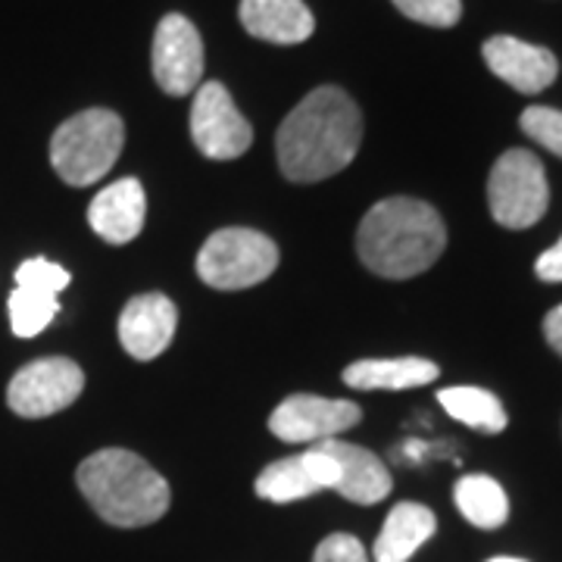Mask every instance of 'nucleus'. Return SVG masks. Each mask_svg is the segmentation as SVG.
Returning a JSON list of instances; mask_svg holds the SVG:
<instances>
[{
    "label": "nucleus",
    "mask_w": 562,
    "mask_h": 562,
    "mask_svg": "<svg viewBox=\"0 0 562 562\" xmlns=\"http://www.w3.org/2000/svg\"><path fill=\"white\" fill-rule=\"evenodd\" d=\"M543 335H547L550 347H553V350L562 357V303L557 306V310H550V313H547V319H543Z\"/></svg>",
    "instance_id": "obj_27"
},
{
    "label": "nucleus",
    "mask_w": 562,
    "mask_h": 562,
    "mask_svg": "<svg viewBox=\"0 0 562 562\" xmlns=\"http://www.w3.org/2000/svg\"><path fill=\"white\" fill-rule=\"evenodd\" d=\"M453 501H457L462 519L472 522L475 528L494 531L509 519L506 491L491 475H465V479H460L457 491H453Z\"/></svg>",
    "instance_id": "obj_20"
},
{
    "label": "nucleus",
    "mask_w": 562,
    "mask_h": 562,
    "mask_svg": "<svg viewBox=\"0 0 562 562\" xmlns=\"http://www.w3.org/2000/svg\"><path fill=\"white\" fill-rule=\"evenodd\" d=\"M241 25L269 44H303L316 20L303 0H241Z\"/></svg>",
    "instance_id": "obj_16"
},
{
    "label": "nucleus",
    "mask_w": 562,
    "mask_h": 562,
    "mask_svg": "<svg viewBox=\"0 0 562 562\" xmlns=\"http://www.w3.org/2000/svg\"><path fill=\"white\" fill-rule=\"evenodd\" d=\"M81 391H85V372L79 362L66 357H44L22 366L13 375L7 387V403L22 419H44L72 406Z\"/></svg>",
    "instance_id": "obj_7"
},
{
    "label": "nucleus",
    "mask_w": 562,
    "mask_h": 562,
    "mask_svg": "<svg viewBox=\"0 0 562 562\" xmlns=\"http://www.w3.org/2000/svg\"><path fill=\"white\" fill-rule=\"evenodd\" d=\"M85 501L103 522L116 528H140L157 522L169 509V484L147 460L132 450L106 447L91 453L76 472Z\"/></svg>",
    "instance_id": "obj_3"
},
{
    "label": "nucleus",
    "mask_w": 562,
    "mask_h": 562,
    "mask_svg": "<svg viewBox=\"0 0 562 562\" xmlns=\"http://www.w3.org/2000/svg\"><path fill=\"white\" fill-rule=\"evenodd\" d=\"M482 54L487 69L522 94H541L543 88H550L560 76V63L547 47L528 44L513 35L491 38L482 47Z\"/></svg>",
    "instance_id": "obj_12"
},
{
    "label": "nucleus",
    "mask_w": 562,
    "mask_h": 562,
    "mask_svg": "<svg viewBox=\"0 0 562 562\" xmlns=\"http://www.w3.org/2000/svg\"><path fill=\"white\" fill-rule=\"evenodd\" d=\"M191 138L210 160H238L247 154L254 128L220 81H206L198 88L191 106Z\"/></svg>",
    "instance_id": "obj_8"
},
{
    "label": "nucleus",
    "mask_w": 562,
    "mask_h": 562,
    "mask_svg": "<svg viewBox=\"0 0 562 562\" xmlns=\"http://www.w3.org/2000/svg\"><path fill=\"white\" fill-rule=\"evenodd\" d=\"M406 20L431 25V29H450L462 16V0H394Z\"/></svg>",
    "instance_id": "obj_24"
},
{
    "label": "nucleus",
    "mask_w": 562,
    "mask_h": 562,
    "mask_svg": "<svg viewBox=\"0 0 562 562\" xmlns=\"http://www.w3.org/2000/svg\"><path fill=\"white\" fill-rule=\"evenodd\" d=\"M438 403L443 406L447 416H453L462 425L475 428V431H484V435H501L506 428V409L503 403L497 401V394L484 391V387H443L438 394Z\"/></svg>",
    "instance_id": "obj_19"
},
{
    "label": "nucleus",
    "mask_w": 562,
    "mask_h": 562,
    "mask_svg": "<svg viewBox=\"0 0 562 562\" xmlns=\"http://www.w3.org/2000/svg\"><path fill=\"white\" fill-rule=\"evenodd\" d=\"M447 228L431 203L416 198L379 201L360 222L357 254L382 279H413L441 260Z\"/></svg>",
    "instance_id": "obj_2"
},
{
    "label": "nucleus",
    "mask_w": 562,
    "mask_h": 562,
    "mask_svg": "<svg viewBox=\"0 0 562 562\" xmlns=\"http://www.w3.org/2000/svg\"><path fill=\"white\" fill-rule=\"evenodd\" d=\"M331 487H335V462L319 447H310L306 453L266 465L254 484L257 497L269 503H294Z\"/></svg>",
    "instance_id": "obj_14"
},
{
    "label": "nucleus",
    "mask_w": 562,
    "mask_h": 562,
    "mask_svg": "<svg viewBox=\"0 0 562 562\" xmlns=\"http://www.w3.org/2000/svg\"><path fill=\"white\" fill-rule=\"evenodd\" d=\"M360 419L362 409L357 403L316 394H291L269 416V431L284 443H322L341 438Z\"/></svg>",
    "instance_id": "obj_9"
},
{
    "label": "nucleus",
    "mask_w": 562,
    "mask_h": 562,
    "mask_svg": "<svg viewBox=\"0 0 562 562\" xmlns=\"http://www.w3.org/2000/svg\"><path fill=\"white\" fill-rule=\"evenodd\" d=\"M438 531V519L428 506L413 501L397 503L375 538V562H409L422 543Z\"/></svg>",
    "instance_id": "obj_17"
},
{
    "label": "nucleus",
    "mask_w": 562,
    "mask_h": 562,
    "mask_svg": "<svg viewBox=\"0 0 562 562\" xmlns=\"http://www.w3.org/2000/svg\"><path fill=\"white\" fill-rule=\"evenodd\" d=\"M154 79L169 98H184L201 88L203 41L181 13L162 16L154 35Z\"/></svg>",
    "instance_id": "obj_10"
},
{
    "label": "nucleus",
    "mask_w": 562,
    "mask_h": 562,
    "mask_svg": "<svg viewBox=\"0 0 562 562\" xmlns=\"http://www.w3.org/2000/svg\"><path fill=\"white\" fill-rule=\"evenodd\" d=\"M487 562H525V560H516V557H494V560Z\"/></svg>",
    "instance_id": "obj_28"
},
{
    "label": "nucleus",
    "mask_w": 562,
    "mask_h": 562,
    "mask_svg": "<svg viewBox=\"0 0 562 562\" xmlns=\"http://www.w3.org/2000/svg\"><path fill=\"white\" fill-rule=\"evenodd\" d=\"M328 460L335 462V487L344 501L360 503V506H372L382 503L391 494V472L382 462V457H375L372 450L347 443L341 438L335 441L316 443Z\"/></svg>",
    "instance_id": "obj_13"
},
{
    "label": "nucleus",
    "mask_w": 562,
    "mask_h": 562,
    "mask_svg": "<svg viewBox=\"0 0 562 562\" xmlns=\"http://www.w3.org/2000/svg\"><path fill=\"white\" fill-rule=\"evenodd\" d=\"M362 140V116L353 98L325 85L306 94L281 122L276 157L291 181H322L347 169Z\"/></svg>",
    "instance_id": "obj_1"
},
{
    "label": "nucleus",
    "mask_w": 562,
    "mask_h": 562,
    "mask_svg": "<svg viewBox=\"0 0 562 562\" xmlns=\"http://www.w3.org/2000/svg\"><path fill=\"white\" fill-rule=\"evenodd\" d=\"M60 313V303L50 294L41 291H29V288H16L10 294V325L16 338H35L41 335L54 316Z\"/></svg>",
    "instance_id": "obj_21"
},
{
    "label": "nucleus",
    "mask_w": 562,
    "mask_h": 562,
    "mask_svg": "<svg viewBox=\"0 0 562 562\" xmlns=\"http://www.w3.org/2000/svg\"><path fill=\"white\" fill-rule=\"evenodd\" d=\"M16 288H29V291L60 297V291L69 288V272L63 266H57V262L35 257V260H25L16 269Z\"/></svg>",
    "instance_id": "obj_22"
},
{
    "label": "nucleus",
    "mask_w": 562,
    "mask_h": 562,
    "mask_svg": "<svg viewBox=\"0 0 562 562\" xmlns=\"http://www.w3.org/2000/svg\"><path fill=\"white\" fill-rule=\"evenodd\" d=\"M147 220V194L138 179H120L106 184L88 206V225L106 244L135 241Z\"/></svg>",
    "instance_id": "obj_15"
},
{
    "label": "nucleus",
    "mask_w": 562,
    "mask_h": 562,
    "mask_svg": "<svg viewBox=\"0 0 562 562\" xmlns=\"http://www.w3.org/2000/svg\"><path fill=\"white\" fill-rule=\"evenodd\" d=\"M279 266V247L254 228H220L198 254V276L216 291H244L266 281Z\"/></svg>",
    "instance_id": "obj_5"
},
{
    "label": "nucleus",
    "mask_w": 562,
    "mask_h": 562,
    "mask_svg": "<svg viewBox=\"0 0 562 562\" xmlns=\"http://www.w3.org/2000/svg\"><path fill=\"white\" fill-rule=\"evenodd\" d=\"M522 132L543 150L562 157V113L553 106H528L522 113Z\"/></svg>",
    "instance_id": "obj_23"
},
{
    "label": "nucleus",
    "mask_w": 562,
    "mask_h": 562,
    "mask_svg": "<svg viewBox=\"0 0 562 562\" xmlns=\"http://www.w3.org/2000/svg\"><path fill=\"white\" fill-rule=\"evenodd\" d=\"M487 203H491V216L501 222L503 228L519 232L541 222L550 206L543 162L522 147L501 154V160L494 162L491 179H487Z\"/></svg>",
    "instance_id": "obj_6"
},
{
    "label": "nucleus",
    "mask_w": 562,
    "mask_h": 562,
    "mask_svg": "<svg viewBox=\"0 0 562 562\" xmlns=\"http://www.w3.org/2000/svg\"><path fill=\"white\" fill-rule=\"evenodd\" d=\"M535 276L550 284H560L562 281V238L550 250H543L538 262H535Z\"/></svg>",
    "instance_id": "obj_26"
},
{
    "label": "nucleus",
    "mask_w": 562,
    "mask_h": 562,
    "mask_svg": "<svg viewBox=\"0 0 562 562\" xmlns=\"http://www.w3.org/2000/svg\"><path fill=\"white\" fill-rule=\"evenodd\" d=\"M179 313L166 294H138L120 316V341L132 360H157L176 338Z\"/></svg>",
    "instance_id": "obj_11"
},
{
    "label": "nucleus",
    "mask_w": 562,
    "mask_h": 562,
    "mask_svg": "<svg viewBox=\"0 0 562 562\" xmlns=\"http://www.w3.org/2000/svg\"><path fill=\"white\" fill-rule=\"evenodd\" d=\"M313 562H369V557H366V547L353 535H328L316 547Z\"/></svg>",
    "instance_id": "obj_25"
},
{
    "label": "nucleus",
    "mask_w": 562,
    "mask_h": 562,
    "mask_svg": "<svg viewBox=\"0 0 562 562\" xmlns=\"http://www.w3.org/2000/svg\"><path fill=\"white\" fill-rule=\"evenodd\" d=\"M125 125L113 110H81L50 138V166L66 184L85 188L101 181L122 154Z\"/></svg>",
    "instance_id": "obj_4"
},
{
    "label": "nucleus",
    "mask_w": 562,
    "mask_h": 562,
    "mask_svg": "<svg viewBox=\"0 0 562 562\" xmlns=\"http://www.w3.org/2000/svg\"><path fill=\"white\" fill-rule=\"evenodd\" d=\"M441 375L438 362L422 357H394V360H360L344 369V384L357 391H406L431 384Z\"/></svg>",
    "instance_id": "obj_18"
}]
</instances>
